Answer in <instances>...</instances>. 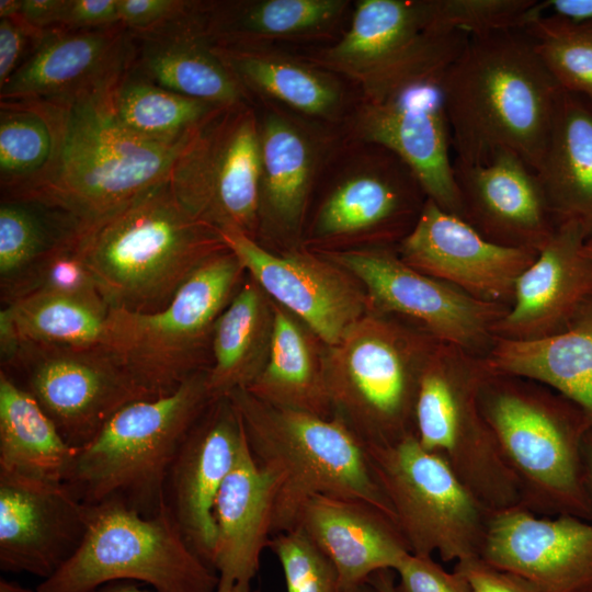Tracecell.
<instances>
[{
    "label": "cell",
    "instance_id": "1",
    "mask_svg": "<svg viewBox=\"0 0 592 592\" xmlns=\"http://www.w3.org/2000/svg\"><path fill=\"white\" fill-rule=\"evenodd\" d=\"M443 91L454 161L481 164L510 150L538 170L562 89L522 30L469 36Z\"/></svg>",
    "mask_w": 592,
    "mask_h": 592
},
{
    "label": "cell",
    "instance_id": "2",
    "mask_svg": "<svg viewBox=\"0 0 592 592\" xmlns=\"http://www.w3.org/2000/svg\"><path fill=\"white\" fill-rule=\"evenodd\" d=\"M77 250L111 309L156 312L208 258L227 249L220 231L190 215L170 181L81 231Z\"/></svg>",
    "mask_w": 592,
    "mask_h": 592
},
{
    "label": "cell",
    "instance_id": "3",
    "mask_svg": "<svg viewBox=\"0 0 592 592\" xmlns=\"http://www.w3.org/2000/svg\"><path fill=\"white\" fill-rule=\"evenodd\" d=\"M227 397L240 417L252 457L270 482L273 535L294 530L303 505L318 494L366 502L395 521L364 443L340 418L271 406L246 389Z\"/></svg>",
    "mask_w": 592,
    "mask_h": 592
},
{
    "label": "cell",
    "instance_id": "4",
    "mask_svg": "<svg viewBox=\"0 0 592 592\" xmlns=\"http://www.w3.org/2000/svg\"><path fill=\"white\" fill-rule=\"evenodd\" d=\"M489 363V362H488ZM479 402L520 489V506L592 521L582 444L592 419L554 389L489 365Z\"/></svg>",
    "mask_w": 592,
    "mask_h": 592
},
{
    "label": "cell",
    "instance_id": "5",
    "mask_svg": "<svg viewBox=\"0 0 592 592\" xmlns=\"http://www.w3.org/2000/svg\"><path fill=\"white\" fill-rule=\"evenodd\" d=\"M207 371L173 392L121 408L87 445L78 448L65 483L84 504L118 502L153 516L164 506L172 460L213 400Z\"/></svg>",
    "mask_w": 592,
    "mask_h": 592
},
{
    "label": "cell",
    "instance_id": "6",
    "mask_svg": "<svg viewBox=\"0 0 592 592\" xmlns=\"http://www.w3.org/2000/svg\"><path fill=\"white\" fill-rule=\"evenodd\" d=\"M107 88L69 104L62 150L48 181L8 196L32 197L58 207L83 230L170 179L198 130L172 143L138 136L113 117L105 100Z\"/></svg>",
    "mask_w": 592,
    "mask_h": 592
},
{
    "label": "cell",
    "instance_id": "7",
    "mask_svg": "<svg viewBox=\"0 0 592 592\" xmlns=\"http://www.w3.org/2000/svg\"><path fill=\"white\" fill-rule=\"evenodd\" d=\"M437 343L401 318L365 314L338 344L326 348L333 415L364 445H386L414 433L420 377Z\"/></svg>",
    "mask_w": 592,
    "mask_h": 592
},
{
    "label": "cell",
    "instance_id": "8",
    "mask_svg": "<svg viewBox=\"0 0 592 592\" xmlns=\"http://www.w3.org/2000/svg\"><path fill=\"white\" fill-rule=\"evenodd\" d=\"M247 272L229 249L205 260L156 312L111 309L105 346L150 396L178 389L212 365L215 323Z\"/></svg>",
    "mask_w": 592,
    "mask_h": 592
},
{
    "label": "cell",
    "instance_id": "9",
    "mask_svg": "<svg viewBox=\"0 0 592 592\" xmlns=\"http://www.w3.org/2000/svg\"><path fill=\"white\" fill-rule=\"evenodd\" d=\"M115 581H140L156 592H216L218 577L190 546L166 504L144 516L104 502L88 505L80 547L35 590L95 592Z\"/></svg>",
    "mask_w": 592,
    "mask_h": 592
},
{
    "label": "cell",
    "instance_id": "10",
    "mask_svg": "<svg viewBox=\"0 0 592 592\" xmlns=\"http://www.w3.org/2000/svg\"><path fill=\"white\" fill-rule=\"evenodd\" d=\"M487 356L439 342L418 387L414 434L491 512L520 506L517 481L485 419L479 394Z\"/></svg>",
    "mask_w": 592,
    "mask_h": 592
},
{
    "label": "cell",
    "instance_id": "11",
    "mask_svg": "<svg viewBox=\"0 0 592 592\" xmlns=\"http://www.w3.org/2000/svg\"><path fill=\"white\" fill-rule=\"evenodd\" d=\"M365 451L411 554L455 563L480 555L491 511L441 456L414 433Z\"/></svg>",
    "mask_w": 592,
    "mask_h": 592
},
{
    "label": "cell",
    "instance_id": "12",
    "mask_svg": "<svg viewBox=\"0 0 592 592\" xmlns=\"http://www.w3.org/2000/svg\"><path fill=\"white\" fill-rule=\"evenodd\" d=\"M326 185L308 228L316 244L367 242L396 247L413 228L428 196L390 150L339 136L318 182Z\"/></svg>",
    "mask_w": 592,
    "mask_h": 592
},
{
    "label": "cell",
    "instance_id": "13",
    "mask_svg": "<svg viewBox=\"0 0 592 592\" xmlns=\"http://www.w3.org/2000/svg\"><path fill=\"white\" fill-rule=\"evenodd\" d=\"M429 24L428 0H357L335 41L295 53L346 81L357 98L372 99L455 60L469 35Z\"/></svg>",
    "mask_w": 592,
    "mask_h": 592
},
{
    "label": "cell",
    "instance_id": "14",
    "mask_svg": "<svg viewBox=\"0 0 592 592\" xmlns=\"http://www.w3.org/2000/svg\"><path fill=\"white\" fill-rule=\"evenodd\" d=\"M1 372L30 394L76 448L90 443L124 406L152 398L105 345L19 343Z\"/></svg>",
    "mask_w": 592,
    "mask_h": 592
},
{
    "label": "cell",
    "instance_id": "15",
    "mask_svg": "<svg viewBox=\"0 0 592 592\" xmlns=\"http://www.w3.org/2000/svg\"><path fill=\"white\" fill-rule=\"evenodd\" d=\"M169 181L190 215L220 232L239 231L257 240L260 147L255 105L242 102L218 112L179 157Z\"/></svg>",
    "mask_w": 592,
    "mask_h": 592
},
{
    "label": "cell",
    "instance_id": "16",
    "mask_svg": "<svg viewBox=\"0 0 592 592\" xmlns=\"http://www.w3.org/2000/svg\"><path fill=\"white\" fill-rule=\"evenodd\" d=\"M448 67L407 78L373 99L356 96L339 132L345 140L378 145L397 155L428 198L463 218L443 91Z\"/></svg>",
    "mask_w": 592,
    "mask_h": 592
},
{
    "label": "cell",
    "instance_id": "17",
    "mask_svg": "<svg viewBox=\"0 0 592 592\" xmlns=\"http://www.w3.org/2000/svg\"><path fill=\"white\" fill-rule=\"evenodd\" d=\"M364 287L369 311L401 318L442 343L488 356L509 307L479 300L405 263L396 247L320 251Z\"/></svg>",
    "mask_w": 592,
    "mask_h": 592
},
{
    "label": "cell",
    "instance_id": "18",
    "mask_svg": "<svg viewBox=\"0 0 592 592\" xmlns=\"http://www.w3.org/2000/svg\"><path fill=\"white\" fill-rule=\"evenodd\" d=\"M220 234L247 274L327 346L338 344L346 330L369 311L362 284L321 253L298 248L274 253L242 232Z\"/></svg>",
    "mask_w": 592,
    "mask_h": 592
},
{
    "label": "cell",
    "instance_id": "19",
    "mask_svg": "<svg viewBox=\"0 0 592 592\" xmlns=\"http://www.w3.org/2000/svg\"><path fill=\"white\" fill-rule=\"evenodd\" d=\"M259 119L260 236H301L308 205L339 128L312 123L277 105L253 102Z\"/></svg>",
    "mask_w": 592,
    "mask_h": 592
},
{
    "label": "cell",
    "instance_id": "20",
    "mask_svg": "<svg viewBox=\"0 0 592 592\" xmlns=\"http://www.w3.org/2000/svg\"><path fill=\"white\" fill-rule=\"evenodd\" d=\"M417 271L479 300L510 307L521 274L538 252L497 244L428 198L411 231L396 246Z\"/></svg>",
    "mask_w": 592,
    "mask_h": 592
},
{
    "label": "cell",
    "instance_id": "21",
    "mask_svg": "<svg viewBox=\"0 0 592 592\" xmlns=\"http://www.w3.org/2000/svg\"><path fill=\"white\" fill-rule=\"evenodd\" d=\"M88 505L65 482L0 470V569L45 580L78 550Z\"/></svg>",
    "mask_w": 592,
    "mask_h": 592
},
{
    "label": "cell",
    "instance_id": "22",
    "mask_svg": "<svg viewBox=\"0 0 592 592\" xmlns=\"http://www.w3.org/2000/svg\"><path fill=\"white\" fill-rule=\"evenodd\" d=\"M479 557L538 592H592V521L522 506L494 511Z\"/></svg>",
    "mask_w": 592,
    "mask_h": 592
},
{
    "label": "cell",
    "instance_id": "23",
    "mask_svg": "<svg viewBox=\"0 0 592 592\" xmlns=\"http://www.w3.org/2000/svg\"><path fill=\"white\" fill-rule=\"evenodd\" d=\"M244 437L231 400L213 399L184 437L168 473L164 504L190 546L209 566L215 500Z\"/></svg>",
    "mask_w": 592,
    "mask_h": 592
},
{
    "label": "cell",
    "instance_id": "24",
    "mask_svg": "<svg viewBox=\"0 0 592 592\" xmlns=\"http://www.w3.org/2000/svg\"><path fill=\"white\" fill-rule=\"evenodd\" d=\"M133 36L122 25L46 32L0 89V100L70 104L110 87L133 64Z\"/></svg>",
    "mask_w": 592,
    "mask_h": 592
},
{
    "label": "cell",
    "instance_id": "25",
    "mask_svg": "<svg viewBox=\"0 0 592 592\" xmlns=\"http://www.w3.org/2000/svg\"><path fill=\"white\" fill-rule=\"evenodd\" d=\"M463 219L500 246L538 252L557 225L537 173L516 153L497 151L481 164L454 161Z\"/></svg>",
    "mask_w": 592,
    "mask_h": 592
},
{
    "label": "cell",
    "instance_id": "26",
    "mask_svg": "<svg viewBox=\"0 0 592 592\" xmlns=\"http://www.w3.org/2000/svg\"><path fill=\"white\" fill-rule=\"evenodd\" d=\"M587 239L578 223L557 225L519 277L513 303L494 327L496 338L533 341L570 326L592 300V260L583 253Z\"/></svg>",
    "mask_w": 592,
    "mask_h": 592
},
{
    "label": "cell",
    "instance_id": "27",
    "mask_svg": "<svg viewBox=\"0 0 592 592\" xmlns=\"http://www.w3.org/2000/svg\"><path fill=\"white\" fill-rule=\"evenodd\" d=\"M216 55L251 102L277 105L320 125L340 128L355 100L343 79L277 46H216Z\"/></svg>",
    "mask_w": 592,
    "mask_h": 592
},
{
    "label": "cell",
    "instance_id": "28",
    "mask_svg": "<svg viewBox=\"0 0 592 592\" xmlns=\"http://www.w3.org/2000/svg\"><path fill=\"white\" fill-rule=\"evenodd\" d=\"M295 528L332 562L340 591L367 582L377 571H394L410 553L395 521L360 500L314 496L303 505Z\"/></svg>",
    "mask_w": 592,
    "mask_h": 592
},
{
    "label": "cell",
    "instance_id": "29",
    "mask_svg": "<svg viewBox=\"0 0 592 592\" xmlns=\"http://www.w3.org/2000/svg\"><path fill=\"white\" fill-rule=\"evenodd\" d=\"M272 516L271 486L246 436L214 505L210 566L218 577L216 592H253L262 553L273 535Z\"/></svg>",
    "mask_w": 592,
    "mask_h": 592
},
{
    "label": "cell",
    "instance_id": "30",
    "mask_svg": "<svg viewBox=\"0 0 592 592\" xmlns=\"http://www.w3.org/2000/svg\"><path fill=\"white\" fill-rule=\"evenodd\" d=\"M352 8L350 0L202 1L201 26L216 46L309 47L335 41Z\"/></svg>",
    "mask_w": 592,
    "mask_h": 592
},
{
    "label": "cell",
    "instance_id": "31",
    "mask_svg": "<svg viewBox=\"0 0 592 592\" xmlns=\"http://www.w3.org/2000/svg\"><path fill=\"white\" fill-rule=\"evenodd\" d=\"M200 15L201 8L180 25L138 37L140 46L133 67L151 82L181 95L224 107L251 102L202 33Z\"/></svg>",
    "mask_w": 592,
    "mask_h": 592
},
{
    "label": "cell",
    "instance_id": "32",
    "mask_svg": "<svg viewBox=\"0 0 592 592\" xmlns=\"http://www.w3.org/2000/svg\"><path fill=\"white\" fill-rule=\"evenodd\" d=\"M556 225L574 221L592 238V103L561 91L536 171Z\"/></svg>",
    "mask_w": 592,
    "mask_h": 592
},
{
    "label": "cell",
    "instance_id": "33",
    "mask_svg": "<svg viewBox=\"0 0 592 592\" xmlns=\"http://www.w3.org/2000/svg\"><path fill=\"white\" fill-rule=\"evenodd\" d=\"M267 361L246 389L271 406L332 418L325 354L327 345L296 316L273 301Z\"/></svg>",
    "mask_w": 592,
    "mask_h": 592
},
{
    "label": "cell",
    "instance_id": "34",
    "mask_svg": "<svg viewBox=\"0 0 592 592\" xmlns=\"http://www.w3.org/2000/svg\"><path fill=\"white\" fill-rule=\"evenodd\" d=\"M487 360L498 372L554 389L592 419V300L557 334L533 341L496 338Z\"/></svg>",
    "mask_w": 592,
    "mask_h": 592
},
{
    "label": "cell",
    "instance_id": "35",
    "mask_svg": "<svg viewBox=\"0 0 592 592\" xmlns=\"http://www.w3.org/2000/svg\"><path fill=\"white\" fill-rule=\"evenodd\" d=\"M69 104L34 99L0 100L1 196L42 186L64 146Z\"/></svg>",
    "mask_w": 592,
    "mask_h": 592
},
{
    "label": "cell",
    "instance_id": "36",
    "mask_svg": "<svg viewBox=\"0 0 592 592\" xmlns=\"http://www.w3.org/2000/svg\"><path fill=\"white\" fill-rule=\"evenodd\" d=\"M273 326V300L247 274L214 327L207 371L213 399L247 389L253 383L267 361Z\"/></svg>",
    "mask_w": 592,
    "mask_h": 592
},
{
    "label": "cell",
    "instance_id": "37",
    "mask_svg": "<svg viewBox=\"0 0 592 592\" xmlns=\"http://www.w3.org/2000/svg\"><path fill=\"white\" fill-rule=\"evenodd\" d=\"M77 452L36 400L0 371V470L65 482Z\"/></svg>",
    "mask_w": 592,
    "mask_h": 592
},
{
    "label": "cell",
    "instance_id": "38",
    "mask_svg": "<svg viewBox=\"0 0 592 592\" xmlns=\"http://www.w3.org/2000/svg\"><path fill=\"white\" fill-rule=\"evenodd\" d=\"M111 308L103 299L34 293L0 311V355L19 343L105 345Z\"/></svg>",
    "mask_w": 592,
    "mask_h": 592
},
{
    "label": "cell",
    "instance_id": "39",
    "mask_svg": "<svg viewBox=\"0 0 592 592\" xmlns=\"http://www.w3.org/2000/svg\"><path fill=\"white\" fill-rule=\"evenodd\" d=\"M81 231L80 223L58 207L26 196H1V301H9L50 254L77 242Z\"/></svg>",
    "mask_w": 592,
    "mask_h": 592
},
{
    "label": "cell",
    "instance_id": "40",
    "mask_svg": "<svg viewBox=\"0 0 592 592\" xmlns=\"http://www.w3.org/2000/svg\"><path fill=\"white\" fill-rule=\"evenodd\" d=\"M105 100L124 128L147 139L168 143L196 133L226 109L159 87L133 64L105 90Z\"/></svg>",
    "mask_w": 592,
    "mask_h": 592
},
{
    "label": "cell",
    "instance_id": "41",
    "mask_svg": "<svg viewBox=\"0 0 592 592\" xmlns=\"http://www.w3.org/2000/svg\"><path fill=\"white\" fill-rule=\"evenodd\" d=\"M522 31L559 87L592 103V21L543 13Z\"/></svg>",
    "mask_w": 592,
    "mask_h": 592
},
{
    "label": "cell",
    "instance_id": "42",
    "mask_svg": "<svg viewBox=\"0 0 592 592\" xmlns=\"http://www.w3.org/2000/svg\"><path fill=\"white\" fill-rule=\"evenodd\" d=\"M430 30L460 31L469 36L523 30L545 12L536 0H428Z\"/></svg>",
    "mask_w": 592,
    "mask_h": 592
},
{
    "label": "cell",
    "instance_id": "43",
    "mask_svg": "<svg viewBox=\"0 0 592 592\" xmlns=\"http://www.w3.org/2000/svg\"><path fill=\"white\" fill-rule=\"evenodd\" d=\"M267 548L281 565L286 592H340L334 566L300 530L273 535Z\"/></svg>",
    "mask_w": 592,
    "mask_h": 592
},
{
    "label": "cell",
    "instance_id": "44",
    "mask_svg": "<svg viewBox=\"0 0 592 592\" xmlns=\"http://www.w3.org/2000/svg\"><path fill=\"white\" fill-rule=\"evenodd\" d=\"M76 244L77 242L66 246L50 254L3 305L34 293H58L103 299Z\"/></svg>",
    "mask_w": 592,
    "mask_h": 592
},
{
    "label": "cell",
    "instance_id": "45",
    "mask_svg": "<svg viewBox=\"0 0 592 592\" xmlns=\"http://www.w3.org/2000/svg\"><path fill=\"white\" fill-rule=\"evenodd\" d=\"M118 22L134 38L157 35L194 18L201 1L118 0Z\"/></svg>",
    "mask_w": 592,
    "mask_h": 592
},
{
    "label": "cell",
    "instance_id": "46",
    "mask_svg": "<svg viewBox=\"0 0 592 592\" xmlns=\"http://www.w3.org/2000/svg\"><path fill=\"white\" fill-rule=\"evenodd\" d=\"M394 571L398 592H470L459 572L445 570L433 556L409 553Z\"/></svg>",
    "mask_w": 592,
    "mask_h": 592
},
{
    "label": "cell",
    "instance_id": "47",
    "mask_svg": "<svg viewBox=\"0 0 592 592\" xmlns=\"http://www.w3.org/2000/svg\"><path fill=\"white\" fill-rule=\"evenodd\" d=\"M44 34L19 16L0 19V89L31 56Z\"/></svg>",
    "mask_w": 592,
    "mask_h": 592
},
{
    "label": "cell",
    "instance_id": "48",
    "mask_svg": "<svg viewBox=\"0 0 592 592\" xmlns=\"http://www.w3.org/2000/svg\"><path fill=\"white\" fill-rule=\"evenodd\" d=\"M454 569L465 578L470 592H538L528 580L498 569L479 556L456 562Z\"/></svg>",
    "mask_w": 592,
    "mask_h": 592
},
{
    "label": "cell",
    "instance_id": "49",
    "mask_svg": "<svg viewBox=\"0 0 592 592\" xmlns=\"http://www.w3.org/2000/svg\"><path fill=\"white\" fill-rule=\"evenodd\" d=\"M118 0H66L57 30L82 31L119 24Z\"/></svg>",
    "mask_w": 592,
    "mask_h": 592
},
{
    "label": "cell",
    "instance_id": "50",
    "mask_svg": "<svg viewBox=\"0 0 592 592\" xmlns=\"http://www.w3.org/2000/svg\"><path fill=\"white\" fill-rule=\"evenodd\" d=\"M65 3L66 0H22L19 18L42 33L57 30Z\"/></svg>",
    "mask_w": 592,
    "mask_h": 592
},
{
    "label": "cell",
    "instance_id": "51",
    "mask_svg": "<svg viewBox=\"0 0 592 592\" xmlns=\"http://www.w3.org/2000/svg\"><path fill=\"white\" fill-rule=\"evenodd\" d=\"M544 9L561 18L592 21V0H548L544 1Z\"/></svg>",
    "mask_w": 592,
    "mask_h": 592
},
{
    "label": "cell",
    "instance_id": "52",
    "mask_svg": "<svg viewBox=\"0 0 592 592\" xmlns=\"http://www.w3.org/2000/svg\"><path fill=\"white\" fill-rule=\"evenodd\" d=\"M582 469L584 487L592 504V429L584 436L582 444Z\"/></svg>",
    "mask_w": 592,
    "mask_h": 592
},
{
    "label": "cell",
    "instance_id": "53",
    "mask_svg": "<svg viewBox=\"0 0 592 592\" xmlns=\"http://www.w3.org/2000/svg\"><path fill=\"white\" fill-rule=\"evenodd\" d=\"M396 573L392 570H380L375 572L368 582L372 583L378 592H398Z\"/></svg>",
    "mask_w": 592,
    "mask_h": 592
},
{
    "label": "cell",
    "instance_id": "54",
    "mask_svg": "<svg viewBox=\"0 0 592 592\" xmlns=\"http://www.w3.org/2000/svg\"><path fill=\"white\" fill-rule=\"evenodd\" d=\"M95 592H149L147 590L140 589L133 581H115L107 583Z\"/></svg>",
    "mask_w": 592,
    "mask_h": 592
},
{
    "label": "cell",
    "instance_id": "55",
    "mask_svg": "<svg viewBox=\"0 0 592 592\" xmlns=\"http://www.w3.org/2000/svg\"><path fill=\"white\" fill-rule=\"evenodd\" d=\"M22 0H1L0 19L18 18L21 12Z\"/></svg>",
    "mask_w": 592,
    "mask_h": 592
},
{
    "label": "cell",
    "instance_id": "56",
    "mask_svg": "<svg viewBox=\"0 0 592 592\" xmlns=\"http://www.w3.org/2000/svg\"><path fill=\"white\" fill-rule=\"evenodd\" d=\"M0 592H36V590H31L15 581L1 578Z\"/></svg>",
    "mask_w": 592,
    "mask_h": 592
},
{
    "label": "cell",
    "instance_id": "57",
    "mask_svg": "<svg viewBox=\"0 0 592 592\" xmlns=\"http://www.w3.org/2000/svg\"><path fill=\"white\" fill-rule=\"evenodd\" d=\"M340 592H378V591L375 589V587L372 583L367 581L360 585H356L354 588L340 591Z\"/></svg>",
    "mask_w": 592,
    "mask_h": 592
},
{
    "label": "cell",
    "instance_id": "58",
    "mask_svg": "<svg viewBox=\"0 0 592 592\" xmlns=\"http://www.w3.org/2000/svg\"><path fill=\"white\" fill-rule=\"evenodd\" d=\"M583 253L592 260V238L585 240L583 244Z\"/></svg>",
    "mask_w": 592,
    "mask_h": 592
},
{
    "label": "cell",
    "instance_id": "59",
    "mask_svg": "<svg viewBox=\"0 0 592 592\" xmlns=\"http://www.w3.org/2000/svg\"><path fill=\"white\" fill-rule=\"evenodd\" d=\"M253 592H262V591H260V590H253Z\"/></svg>",
    "mask_w": 592,
    "mask_h": 592
}]
</instances>
